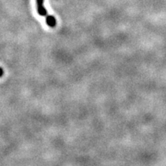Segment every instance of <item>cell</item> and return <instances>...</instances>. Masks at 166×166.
<instances>
[{
    "label": "cell",
    "mask_w": 166,
    "mask_h": 166,
    "mask_svg": "<svg viewBox=\"0 0 166 166\" xmlns=\"http://www.w3.org/2000/svg\"><path fill=\"white\" fill-rule=\"evenodd\" d=\"M3 74H4V71H3V69H2V68H0V78L2 77Z\"/></svg>",
    "instance_id": "cell-3"
},
{
    "label": "cell",
    "mask_w": 166,
    "mask_h": 166,
    "mask_svg": "<svg viewBox=\"0 0 166 166\" xmlns=\"http://www.w3.org/2000/svg\"><path fill=\"white\" fill-rule=\"evenodd\" d=\"M46 23L47 25L51 28L55 27L56 25V20L54 16H48L46 17Z\"/></svg>",
    "instance_id": "cell-2"
},
{
    "label": "cell",
    "mask_w": 166,
    "mask_h": 166,
    "mask_svg": "<svg viewBox=\"0 0 166 166\" xmlns=\"http://www.w3.org/2000/svg\"><path fill=\"white\" fill-rule=\"evenodd\" d=\"M36 2L38 13L42 16H46L47 15V10L44 7V0H36Z\"/></svg>",
    "instance_id": "cell-1"
}]
</instances>
